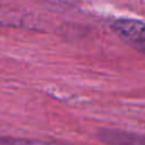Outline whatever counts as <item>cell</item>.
I'll use <instances>...</instances> for the list:
<instances>
[{
  "mask_svg": "<svg viewBox=\"0 0 145 145\" xmlns=\"http://www.w3.org/2000/svg\"><path fill=\"white\" fill-rule=\"evenodd\" d=\"M111 27L123 41L136 48L138 51H144L145 27L143 20L133 18H119L112 23Z\"/></svg>",
  "mask_w": 145,
  "mask_h": 145,
  "instance_id": "1",
  "label": "cell"
},
{
  "mask_svg": "<svg viewBox=\"0 0 145 145\" xmlns=\"http://www.w3.org/2000/svg\"><path fill=\"white\" fill-rule=\"evenodd\" d=\"M99 137L109 145H144L142 135L119 129H101L99 131Z\"/></svg>",
  "mask_w": 145,
  "mask_h": 145,
  "instance_id": "2",
  "label": "cell"
},
{
  "mask_svg": "<svg viewBox=\"0 0 145 145\" xmlns=\"http://www.w3.org/2000/svg\"><path fill=\"white\" fill-rule=\"evenodd\" d=\"M0 145H71L67 143H57V142H42L34 139H24V138H12V137H0Z\"/></svg>",
  "mask_w": 145,
  "mask_h": 145,
  "instance_id": "3",
  "label": "cell"
}]
</instances>
